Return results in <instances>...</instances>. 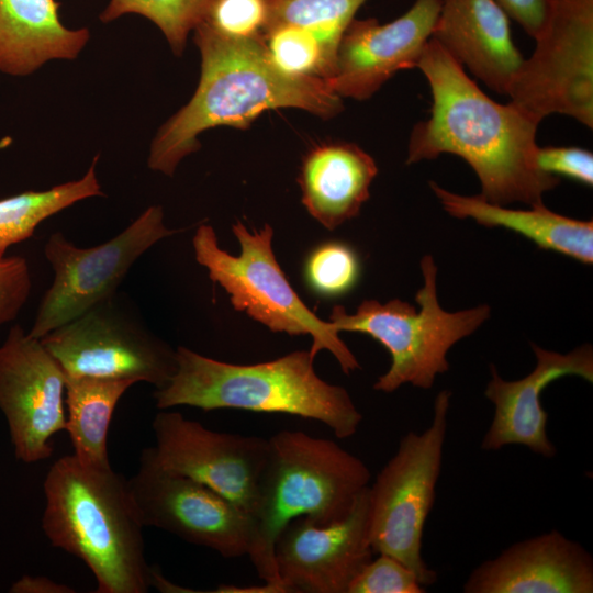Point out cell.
Returning a JSON list of instances; mask_svg holds the SVG:
<instances>
[{
	"instance_id": "d6a6232c",
	"label": "cell",
	"mask_w": 593,
	"mask_h": 593,
	"mask_svg": "<svg viewBox=\"0 0 593 593\" xmlns=\"http://www.w3.org/2000/svg\"><path fill=\"white\" fill-rule=\"evenodd\" d=\"M506 14L535 38L549 12L550 0H495Z\"/></svg>"
},
{
	"instance_id": "e0dca14e",
	"label": "cell",
	"mask_w": 593,
	"mask_h": 593,
	"mask_svg": "<svg viewBox=\"0 0 593 593\" xmlns=\"http://www.w3.org/2000/svg\"><path fill=\"white\" fill-rule=\"evenodd\" d=\"M536 358L533 371L522 379L504 380L494 365L484 395L494 404V416L482 438L483 450H499L506 445H523L545 458L556 455L547 435L548 414L540 394L552 381L577 376L593 382V349L585 344L561 354L532 344Z\"/></svg>"
},
{
	"instance_id": "7402d4cb",
	"label": "cell",
	"mask_w": 593,
	"mask_h": 593,
	"mask_svg": "<svg viewBox=\"0 0 593 593\" xmlns=\"http://www.w3.org/2000/svg\"><path fill=\"white\" fill-rule=\"evenodd\" d=\"M443 209L457 219H472L486 227H504L549 249L583 264L593 262V222L572 219L550 211L545 204L527 210L507 209L480 194L462 195L428 182Z\"/></svg>"
},
{
	"instance_id": "7c38bea8",
	"label": "cell",
	"mask_w": 593,
	"mask_h": 593,
	"mask_svg": "<svg viewBox=\"0 0 593 593\" xmlns=\"http://www.w3.org/2000/svg\"><path fill=\"white\" fill-rule=\"evenodd\" d=\"M128 489L144 527L168 532L225 558L248 553V514L205 484L168 471L144 448Z\"/></svg>"
},
{
	"instance_id": "d6986e66",
	"label": "cell",
	"mask_w": 593,
	"mask_h": 593,
	"mask_svg": "<svg viewBox=\"0 0 593 593\" xmlns=\"http://www.w3.org/2000/svg\"><path fill=\"white\" fill-rule=\"evenodd\" d=\"M432 38L489 89L507 96L524 57L495 0H441Z\"/></svg>"
},
{
	"instance_id": "ac0fdd59",
	"label": "cell",
	"mask_w": 593,
	"mask_h": 593,
	"mask_svg": "<svg viewBox=\"0 0 593 593\" xmlns=\"http://www.w3.org/2000/svg\"><path fill=\"white\" fill-rule=\"evenodd\" d=\"M466 593H592L593 559L556 529L516 542L482 562Z\"/></svg>"
},
{
	"instance_id": "9a60e30c",
	"label": "cell",
	"mask_w": 593,
	"mask_h": 593,
	"mask_svg": "<svg viewBox=\"0 0 593 593\" xmlns=\"http://www.w3.org/2000/svg\"><path fill=\"white\" fill-rule=\"evenodd\" d=\"M369 485L342 518L320 525L291 521L275 545V564L283 592L347 593L372 559Z\"/></svg>"
},
{
	"instance_id": "484cf974",
	"label": "cell",
	"mask_w": 593,
	"mask_h": 593,
	"mask_svg": "<svg viewBox=\"0 0 593 593\" xmlns=\"http://www.w3.org/2000/svg\"><path fill=\"white\" fill-rule=\"evenodd\" d=\"M215 0H110L100 14L104 23L124 14L143 15L166 36L172 52L180 56L188 34L206 18Z\"/></svg>"
},
{
	"instance_id": "9c48e42d",
	"label": "cell",
	"mask_w": 593,
	"mask_h": 593,
	"mask_svg": "<svg viewBox=\"0 0 593 593\" xmlns=\"http://www.w3.org/2000/svg\"><path fill=\"white\" fill-rule=\"evenodd\" d=\"M534 40L510 86V102L538 123L558 113L592 128L593 0H550Z\"/></svg>"
},
{
	"instance_id": "5bb4252c",
	"label": "cell",
	"mask_w": 593,
	"mask_h": 593,
	"mask_svg": "<svg viewBox=\"0 0 593 593\" xmlns=\"http://www.w3.org/2000/svg\"><path fill=\"white\" fill-rule=\"evenodd\" d=\"M66 376L42 342L13 325L0 346V410L16 459L34 463L53 454L65 430Z\"/></svg>"
},
{
	"instance_id": "cb8c5ba5",
	"label": "cell",
	"mask_w": 593,
	"mask_h": 593,
	"mask_svg": "<svg viewBox=\"0 0 593 593\" xmlns=\"http://www.w3.org/2000/svg\"><path fill=\"white\" fill-rule=\"evenodd\" d=\"M97 159L79 180L0 200V259L11 245L30 238L47 217L78 201L103 194L96 176Z\"/></svg>"
},
{
	"instance_id": "ba28073f",
	"label": "cell",
	"mask_w": 593,
	"mask_h": 593,
	"mask_svg": "<svg viewBox=\"0 0 593 593\" xmlns=\"http://www.w3.org/2000/svg\"><path fill=\"white\" fill-rule=\"evenodd\" d=\"M450 399L448 390L436 395L430 425L423 433L405 434L395 455L369 485L373 553L395 558L422 585L437 580L422 557V539L440 475Z\"/></svg>"
},
{
	"instance_id": "f1b7e54d",
	"label": "cell",
	"mask_w": 593,
	"mask_h": 593,
	"mask_svg": "<svg viewBox=\"0 0 593 593\" xmlns=\"http://www.w3.org/2000/svg\"><path fill=\"white\" fill-rule=\"evenodd\" d=\"M416 575L395 558L379 553L350 583L347 593H424Z\"/></svg>"
},
{
	"instance_id": "52a82bcc",
	"label": "cell",
	"mask_w": 593,
	"mask_h": 593,
	"mask_svg": "<svg viewBox=\"0 0 593 593\" xmlns=\"http://www.w3.org/2000/svg\"><path fill=\"white\" fill-rule=\"evenodd\" d=\"M232 231L240 246L238 256L220 248L216 234L208 224L197 228L192 246L197 262L228 293L233 307L273 333L310 335L309 351L314 359L321 350H328L345 373L359 369L357 358L340 339L338 329L316 316L290 284L272 249V226L265 224L250 233L238 221Z\"/></svg>"
},
{
	"instance_id": "277c9868",
	"label": "cell",
	"mask_w": 593,
	"mask_h": 593,
	"mask_svg": "<svg viewBox=\"0 0 593 593\" xmlns=\"http://www.w3.org/2000/svg\"><path fill=\"white\" fill-rule=\"evenodd\" d=\"M176 358L174 376L153 394L159 410L187 405L291 414L323 423L342 439L355 435L361 424L362 415L348 391L317 376L309 350L234 365L179 346Z\"/></svg>"
},
{
	"instance_id": "3957f363",
	"label": "cell",
	"mask_w": 593,
	"mask_h": 593,
	"mask_svg": "<svg viewBox=\"0 0 593 593\" xmlns=\"http://www.w3.org/2000/svg\"><path fill=\"white\" fill-rule=\"evenodd\" d=\"M42 528L54 547L81 559L97 593H146L153 568L127 480L111 467L57 459L44 480Z\"/></svg>"
},
{
	"instance_id": "ffe728a7",
	"label": "cell",
	"mask_w": 593,
	"mask_h": 593,
	"mask_svg": "<svg viewBox=\"0 0 593 593\" xmlns=\"http://www.w3.org/2000/svg\"><path fill=\"white\" fill-rule=\"evenodd\" d=\"M377 174L374 159L354 143L317 145L300 168L302 203L312 217L333 231L359 214Z\"/></svg>"
},
{
	"instance_id": "d4e9b609",
	"label": "cell",
	"mask_w": 593,
	"mask_h": 593,
	"mask_svg": "<svg viewBox=\"0 0 593 593\" xmlns=\"http://www.w3.org/2000/svg\"><path fill=\"white\" fill-rule=\"evenodd\" d=\"M262 34L292 25L311 31L335 56L340 38L367 0H264Z\"/></svg>"
},
{
	"instance_id": "83f0119b",
	"label": "cell",
	"mask_w": 593,
	"mask_h": 593,
	"mask_svg": "<svg viewBox=\"0 0 593 593\" xmlns=\"http://www.w3.org/2000/svg\"><path fill=\"white\" fill-rule=\"evenodd\" d=\"M359 260L345 243L326 242L307 256L304 276L311 289L324 296H336L349 291L359 277Z\"/></svg>"
},
{
	"instance_id": "4fadbf2b",
	"label": "cell",
	"mask_w": 593,
	"mask_h": 593,
	"mask_svg": "<svg viewBox=\"0 0 593 593\" xmlns=\"http://www.w3.org/2000/svg\"><path fill=\"white\" fill-rule=\"evenodd\" d=\"M152 426L156 444L148 449L160 467L205 484L250 515L269 439L215 432L166 410Z\"/></svg>"
},
{
	"instance_id": "7a4b0ae2",
	"label": "cell",
	"mask_w": 593,
	"mask_h": 593,
	"mask_svg": "<svg viewBox=\"0 0 593 593\" xmlns=\"http://www.w3.org/2000/svg\"><path fill=\"white\" fill-rule=\"evenodd\" d=\"M201 77L191 100L156 134L148 167L172 176L179 163L200 148L198 136L217 126L247 128L264 112L296 108L332 119L342 98L317 77L292 76L270 57L262 35L232 38L204 21L194 30Z\"/></svg>"
},
{
	"instance_id": "44dd1931",
	"label": "cell",
	"mask_w": 593,
	"mask_h": 593,
	"mask_svg": "<svg viewBox=\"0 0 593 593\" xmlns=\"http://www.w3.org/2000/svg\"><path fill=\"white\" fill-rule=\"evenodd\" d=\"M55 0H0V71L26 76L51 59H75L87 29L65 27Z\"/></svg>"
},
{
	"instance_id": "4dcf8cb0",
	"label": "cell",
	"mask_w": 593,
	"mask_h": 593,
	"mask_svg": "<svg viewBox=\"0 0 593 593\" xmlns=\"http://www.w3.org/2000/svg\"><path fill=\"white\" fill-rule=\"evenodd\" d=\"M32 290L31 272L25 258L0 259V326L13 321Z\"/></svg>"
},
{
	"instance_id": "f546056e",
	"label": "cell",
	"mask_w": 593,
	"mask_h": 593,
	"mask_svg": "<svg viewBox=\"0 0 593 593\" xmlns=\"http://www.w3.org/2000/svg\"><path fill=\"white\" fill-rule=\"evenodd\" d=\"M265 21L264 0H215L204 19L214 31L232 38L262 35Z\"/></svg>"
},
{
	"instance_id": "5b68a950",
	"label": "cell",
	"mask_w": 593,
	"mask_h": 593,
	"mask_svg": "<svg viewBox=\"0 0 593 593\" xmlns=\"http://www.w3.org/2000/svg\"><path fill=\"white\" fill-rule=\"evenodd\" d=\"M269 439L255 505L249 515L247 556L269 592H283L275 564V545L293 519L329 524L344 517L369 485L368 466L337 443L300 430H281Z\"/></svg>"
},
{
	"instance_id": "8fae6325",
	"label": "cell",
	"mask_w": 593,
	"mask_h": 593,
	"mask_svg": "<svg viewBox=\"0 0 593 593\" xmlns=\"http://www.w3.org/2000/svg\"><path fill=\"white\" fill-rule=\"evenodd\" d=\"M182 231L168 228L163 208L153 205L112 239L90 248L77 247L63 233H53L44 246V255L52 266L54 279L38 304L27 334L41 339L114 295L133 264L145 251L160 239Z\"/></svg>"
},
{
	"instance_id": "6da1fadb",
	"label": "cell",
	"mask_w": 593,
	"mask_h": 593,
	"mask_svg": "<svg viewBox=\"0 0 593 593\" xmlns=\"http://www.w3.org/2000/svg\"><path fill=\"white\" fill-rule=\"evenodd\" d=\"M417 68L427 79L432 107L412 128L405 164L452 154L477 174L485 200L544 204V194L560 181L536 165L539 123L513 103L491 99L433 38Z\"/></svg>"
},
{
	"instance_id": "4316f807",
	"label": "cell",
	"mask_w": 593,
	"mask_h": 593,
	"mask_svg": "<svg viewBox=\"0 0 593 593\" xmlns=\"http://www.w3.org/2000/svg\"><path fill=\"white\" fill-rule=\"evenodd\" d=\"M268 53L284 72L299 77L329 79L336 56L309 30L283 25L262 34Z\"/></svg>"
},
{
	"instance_id": "8992f818",
	"label": "cell",
	"mask_w": 593,
	"mask_h": 593,
	"mask_svg": "<svg viewBox=\"0 0 593 593\" xmlns=\"http://www.w3.org/2000/svg\"><path fill=\"white\" fill-rule=\"evenodd\" d=\"M421 270L424 283L415 295L419 311L393 299L387 303L365 300L351 314L336 305L329 314V322L339 333L367 334L390 353L389 370L373 384L377 391L391 393L406 383L430 389L436 377L449 369V349L490 317L491 309L486 304L445 311L437 298V267L432 255L422 258Z\"/></svg>"
},
{
	"instance_id": "1f68e13d",
	"label": "cell",
	"mask_w": 593,
	"mask_h": 593,
	"mask_svg": "<svg viewBox=\"0 0 593 593\" xmlns=\"http://www.w3.org/2000/svg\"><path fill=\"white\" fill-rule=\"evenodd\" d=\"M535 161L539 170L561 175L586 186L593 184V154L577 146L537 147Z\"/></svg>"
},
{
	"instance_id": "836d02e7",
	"label": "cell",
	"mask_w": 593,
	"mask_h": 593,
	"mask_svg": "<svg viewBox=\"0 0 593 593\" xmlns=\"http://www.w3.org/2000/svg\"><path fill=\"white\" fill-rule=\"evenodd\" d=\"M10 592L13 593H74L75 589L46 577L23 575L15 581Z\"/></svg>"
},
{
	"instance_id": "603a6c76",
	"label": "cell",
	"mask_w": 593,
	"mask_h": 593,
	"mask_svg": "<svg viewBox=\"0 0 593 593\" xmlns=\"http://www.w3.org/2000/svg\"><path fill=\"white\" fill-rule=\"evenodd\" d=\"M135 383L128 379L66 377L65 430L81 462L111 467L107 441L112 415L122 395Z\"/></svg>"
},
{
	"instance_id": "2e32d148",
	"label": "cell",
	"mask_w": 593,
	"mask_h": 593,
	"mask_svg": "<svg viewBox=\"0 0 593 593\" xmlns=\"http://www.w3.org/2000/svg\"><path fill=\"white\" fill-rule=\"evenodd\" d=\"M441 0H415L398 19H354L345 30L335 70L326 80L343 98L370 99L398 71L417 68L439 14Z\"/></svg>"
},
{
	"instance_id": "30bf717a",
	"label": "cell",
	"mask_w": 593,
	"mask_h": 593,
	"mask_svg": "<svg viewBox=\"0 0 593 593\" xmlns=\"http://www.w3.org/2000/svg\"><path fill=\"white\" fill-rule=\"evenodd\" d=\"M66 377L128 379L160 389L176 349L152 333L115 293L40 339Z\"/></svg>"
}]
</instances>
